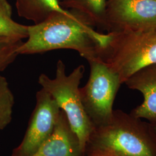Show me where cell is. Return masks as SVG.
<instances>
[{"mask_svg":"<svg viewBox=\"0 0 156 156\" xmlns=\"http://www.w3.org/2000/svg\"><path fill=\"white\" fill-rule=\"evenodd\" d=\"M58 1H59V2H60V1H62V0H58Z\"/></svg>","mask_w":156,"mask_h":156,"instance_id":"obj_17","label":"cell"},{"mask_svg":"<svg viewBox=\"0 0 156 156\" xmlns=\"http://www.w3.org/2000/svg\"><path fill=\"white\" fill-rule=\"evenodd\" d=\"M109 34L100 59L122 84L140 69L156 64V27Z\"/></svg>","mask_w":156,"mask_h":156,"instance_id":"obj_3","label":"cell"},{"mask_svg":"<svg viewBox=\"0 0 156 156\" xmlns=\"http://www.w3.org/2000/svg\"><path fill=\"white\" fill-rule=\"evenodd\" d=\"M107 0H62L60 5L65 9H73L89 18L94 27L104 30Z\"/></svg>","mask_w":156,"mask_h":156,"instance_id":"obj_11","label":"cell"},{"mask_svg":"<svg viewBox=\"0 0 156 156\" xmlns=\"http://www.w3.org/2000/svg\"><path fill=\"white\" fill-rule=\"evenodd\" d=\"M148 127L151 131V134L156 140V123H147Z\"/></svg>","mask_w":156,"mask_h":156,"instance_id":"obj_15","label":"cell"},{"mask_svg":"<svg viewBox=\"0 0 156 156\" xmlns=\"http://www.w3.org/2000/svg\"><path fill=\"white\" fill-rule=\"evenodd\" d=\"M0 35L22 40L28 37V26L12 19V7L8 0H0Z\"/></svg>","mask_w":156,"mask_h":156,"instance_id":"obj_12","label":"cell"},{"mask_svg":"<svg viewBox=\"0 0 156 156\" xmlns=\"http://www.w3.org/2000/svg\"><path fill=\"white\" fill-rule=\"evenodd\" d=\"M156 27V0H107L108 33Z\"/></svg>","mask_w":156,"mask_h":156,"instance_id":"obj_7","label":"cell"},{"mask_svg":"<svg viewBox=\"0 0 156 156\" xmlns=\"http://www.w3.org/2000/svg\"><path fill=\"white\" fill-rule=\"evenodd\" d=\"M15 104L14 95L5 77L0 75V131L11 123Z\"/></svg>","mask_w":156,"mask_h":156,"instance_id":"obj_13","label":"cell"},{"mask_svg":"<svg viewBox=\"0 0 156 156\" xmlns=\"http://www.w3.org/2000/svg\"><path fill=\"white\" fill-rule=\"evenodd\" d=\"M103 156V155H95V156Z\"/></svg>","mask_w":156,"mask_h":156,"instance_id":"obj_16","label":"cell"},{"mask_svg":"<svg viewBox=\"0 0 156 156\" xmlns=\"http://www.w3.org/2000/svg\"><path fill=\"white\" fill-rule=\"evenodd\" d=\"M156 156V140L147 123L121 110H114L111 121L94 128L84 156Z\"/></svg>","mask_w":156,"mask_h":156,"instance_id":"obj_2","label":"cell"},{"mask_svg":"<svg viewBox=\"0 0 156 156\" xmlns=\"http://www.w3.org/2000/svg\"><path fill=\"white\" fill-rule=\"evenodd\" d=\"M33 156H84L78 136L64 112L61 111L52 133Z\"/></svg>","mask_w":156,"mask_h":156,"instance_id":"obj_8","label":"cell"},{"mask_svg":"<svg viewBox=\"0 0 156 156\" xmlns=\"http://www.w3.org/2000/svg\"><path fill=\"white\" fill-rule=\"evenodd\" d=\"M15 5L19 16L34 24L42 22L54 12H69L62 8L58 0H16Z\"/></svg>","mask_w":156,"mask_h":156,"instance_id":"obj_10","label":"cell"},{"mask_svg":"<svg viewBox=\"0 0 156 156\" xmlns=\"http://www.w3.org/2000/svg\"><path fill=\"white\" fill-rule=\"evenodd\" d=\"M84 71L83 65H80L67 75L65 64L59 60L57 62L55 78H49L45 73L41 74L38 77V83L42 89L51 95L66 114L71 128L78 136L83 152L94 129L80 94L79 85Z\"/></svg>","mask_w":156,"mask_h":156,"instance_id":"obj_4","label":"cell"},{"mask_svg":"<svg viewBox=\"0 0 156 156\" xmlns=\"http://www.w3.org/2000/svg\"><path fill=\"white\" fill-rule=\"evenodd\" d=\"M23 41L0 35V73L3 72L19 55L18 49Z\"/></svg>","mask_w":156,"mask_h":156,"instance_id":"obj_14","label":"cell"},{"mask_svg":"<svg viewBox=\"0 0 156 156\" xmlns=\"http://www.w3.org/2000/svg\"><path fill=\"white\" fill-rule=\"evenodd\" d=\"M61 111L49 93L43 89L39 90L27 129L11 156H33L52 133Z\"/></svg>","mask_w":156,"mask_h":156,"instance_id":"obj_6","label":"cell"},{"mask_svg":"<svg viewBox=\"0 0 156 156\" xmlns=\"http://www.w3.org/2000/svg\"><path fill=\"white\" fill-rule=\"evenodd\" d=\"M94 27L89 18L80 12H54L42 22L28 26V37L19 48L18 54L71 49L88 62L100 59L101 52L107 45L110 34L98 33Z\"/></svg>","mask_w":156,"mask_h":156,"instance_id":"obj_1","label":"cell"},{"mask_svg":"<svg viewBox=\"0 0 156 156\" xmlns=\"http://www.w3.org/2000/svg\"><path fill=\"white\" fill-rule=\"evenodd\" d=\"M87 83L80 88L84 110L94 128L106 125L113 116V105L122 83L119 76L100 59L89 62Z\"/></svg>","mask_w":156,"mask_h":156,"instance_id":"obj_5","label":"cell"},{"mask_svg":"<svg viewBox=\"0 0 156 156\" xmlns=\"http://www.w3.org/2000/svg\"><path fill=\"white\" fill-rule=\"evenodd\" d=\"M128 88L140 91L144 101L130 114L150 123L156 122V64L144 67L135 73L124 82Z\"/></svg>","mask_w":156,"mask_h":156,"instance_id":"obj_9","label":"cell"}]
</instances>
